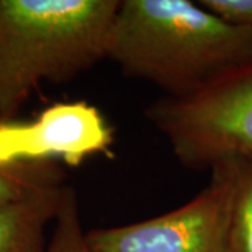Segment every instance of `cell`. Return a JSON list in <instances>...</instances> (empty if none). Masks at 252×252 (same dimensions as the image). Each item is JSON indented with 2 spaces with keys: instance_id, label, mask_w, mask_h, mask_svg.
I'll return each instance as SVG.
<instances>
[{
  "instance_id": "cell-1",
  "label": "cell",
  "mask_w": 252,
  "mask_h": 252,
  "mask_svg": "<svg viewBox=\"0 0 252 252\" xmlns=\"http://www.w3.org/2000/svg\"><path fill=\"white\" fill-rule=\"evenodd\" d=\"M107 58L167 98H189L252 64V30L227 24L198 1L122 0Z\"/></svg>"
},
{
  "instance_id": "cell-2",
  "label": "cell",
  "mask_w": 252,
  "mask_h": 252,
  "mask_svg": "<svg viewBox=\"0 0 252 252\" xmlns=\"http://www.w3.org/2000/svg\"><path fill=\"white\" fill-rule=\"evenodd\" d=\"M119 0H0V121L107 58Z\"/></svg>"
},
{
  "instance_id": "cell-3",
  "label": "cell",
  "mask_w": 252,
  "mask_h": 252,
  "mask_svg": "<svg viewBox=\"0 0 252 252\" xmlns=\"http://www.w3.org/2000/svg\"><path fill=\"white\" fill-rule=\"evenodd\" d=\"M144 114L188 168L252 157V64L189 98L160 99Z\"/></svg>"
},
{
  "instance_id": "cell-4",
  "label": "cell",
  "mask_w": 252,
  "mask_h": 252,
  "mask_svg": "<svg viewBox=\"0 0 252 252\" xmlns=\"http://www.w3.org/2000/svg\"><path fill=\"white\" fill-rule=\"evenodd\" d=\"M205 188L168 213L86 231L91 252H227L234 160L215 165Z\"/></svg>"
},
{
  "instance_id": "cell-5",
  "label": "cell",
  "mask_w": 252,
  "mask_h": 252,
  "mask_svg": "<svg viewBox=\"0 0 252 252\" xmlns=\"http://www.w3.org/2000/svg\"><path fill=\"white\" fill-rule=\"evenodd\" d=\"M114 132L98 108L84 101L58 102L32 122L0 121V164L62 160L79 167L109 154Z\"/></svg>"
},
{
  "instance_id": "cell-6",
  "label": "cell",
  "mask_w": 252,
  "mask_h": 252,
  "mask_svg": "<svg viewBox=\"0 0 252 252\" xmlns=\"http://www.w3.org/2000/svg\"><path fill=\"white\" fill-rule=\"evenodd\" d=\"M66 184L27 199L0 205V252H45Z\"/></svg>"
},
{
  "instance_id": "cell-7",
  "label": "cell",
  "mask_w": 252,
  "mask_h": 252,
  "mask_svg": "<svg viewBox=\"0 0 252 252\" xmlns=\"http://www.w3.org/2000/svg\"><path fill=\"white\" fill-rule=\"evenodd\" d=\"M64 184V172L55 161L0 164V205L27 199L44 189Z\"/></svg>"
},
{
  "instance_id": "cell-8",
  "label": "cell",
  "mask_w": 252,
  "mask_h": 252,
  "mask_svg": "<svg viewBox=\"0 0 252 252\" xmlns=\"http://www.w3.org/2000/svg\"><path fill=\"white\" fill-rule=\"evenodd\" d=\"M234 170L227 252H252V157L234 158Z\"/></svg>"
},
{
  "instance_id": "cell-9",
  "label": "cell",
  "mask_w": 252,
  "mask_h": 252,
  "mask_svg": "<svg viewBox=\"0 0 252 252\" xmlns=\"http://www.w3.org/2000/svg\"><path fill=\"white\" fill-rule=\"evenodd\" d=\"M45 252H91L81 224L77 193L64 185Z\"/></svg>"
},
{
  "instance_id": "cell-10",
  "label": "cell",
  "mask_w": 252,
  "mask_h": 252,
  "mask_svg": "<svg viewBox=\"0 0 252 252\" xmlns=\"http://www.w3.org/2000/svg\"><path fill=\"white\" fill-rule=\"evenodd\" d=\"M198 3L233 27L252 30V0H198Z\"/></svg>"
}]
</instances>
